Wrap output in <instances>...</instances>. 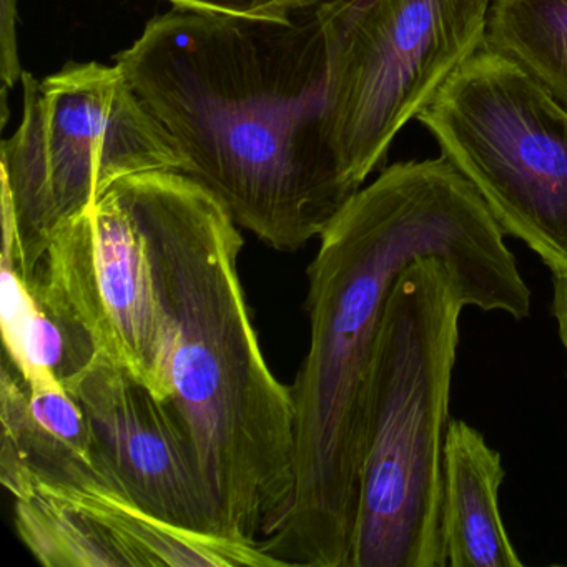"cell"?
<instances>
[{
    "mask_svg": "<svg viewBox=\"0 0 567 567\" xmlns=\"http://www.w3.org/2000/svg\"><path fill=\"white\" fill-rule=\"evenodd\" d=\"M64 388L87 416L95 460L138 507L181 529L218 534L194 444L167 401L107 353Z\"/></svg>",
    "mask_w": 567,
    "mask_h": 567,
    "instance_id": "ba28073f",
    "label": "cell"
},
{
    "mask_svg": "<svg viewBox=\"0 0 567 567\" xmlns=\"http://www.w3.org/2000/svg\"><path fill=\"white\" fill-rule=\"evenodd\" d=\"M503 461L476 427L450 420L443 446L441 543L446 567H523L499 511Z\"/></svg>",
    "mask_w": 567,
    "mask_h": 567,
    "instance_id": "30bf717a",
    "label": "cell"
},
{
    "mask_svg": "<svg viewBox=\"0 0 567 567\" xmlns=\"http://www.w3.org/2000/svg\"><path fill=\"white\" fill-rule=\"evenodd\" d=\"M132 177L111 185L84 214L95 287L118 363L158 394L157 310Z\"/></svg>",
    "mask_w": 567,
    "mask_h": 567,
    "instance_id": "9c48e42d",
    "label": "cell"
},
{
    "mask_svg": "<svg viewBox=\"0 0 567 567\" xmlns=\"http://www.w3.org/2000/svg\"><path fill=\"white\" fill-rule=\"evenodd\" d=\"M416 121L504 235L526 244L553 277L567 275V107L519 65L483 48Z\"/></svg>",
    "mask_w": 567,
    "mask_h": 567,
    "instance_id": "8992f818",
    "label": "cell"
},
{
    "mask_svg": "<svg viewBox=\"0 0 567 567\" xmlns=\"http://www.w3.org/2000/svg\"><path fill=\"white\" fill-rule=\"evenodd\" d=\"M21 125L0 147L2 255L31 280L58 231L128 175L181 171L174 142L117 64L22 72Z\"/></svg>",
    "mask_w": 567,
    "mask_h": 567,
    "instance_id": "5b68a950",
    "label": "cell"
},
{
    "mask_svg": "<svg viewBox=\"0 0 567 567\" xmlns=\"http://www.w3.org/2000/svg\"><path fill=\"white\" fill-rule=\"evenodd\" d=\"M174 8L251 21H290L313 0H165Z\"/></svg>",
    "mask_w": 567,
    "mask_h": 567,
    "instance_id": "4fadbf2b",
    "label": "cell"
},
{
    "mask_svg": "<svg viewBox=\"0 0 567 567\" xmlns=\"http://www.w3.org/2000/svg\"><path fill=\"white\" fill-rule=\"evenodd\" d=\"M493 0H313L328 49V104L354 188L444 82L486 45Z\"/></svg>",
    "mask_w": 567,
    "mask_h": 567,
    "instance_id": "52a82bcc",
    "label": "cell"
},
{
    "mask_svg": "<svg viewBox=\"0 0 567 567\" xmlns=\"http://www.w3.org/2000/svg\"><path fill=\"white\" fill-rule=\"evenodd\" d=\"M567 107V0H493L486 45Z\"/></svg>",
    "mask_w": 567,
    "mask_h": 567,
    "instance_id": "8fae6325",
    "label": "cell"
},
{
    "mask_svg": "<svg viewBox=\"0 0 567 567\" xmlns=\"http://www.w3.org/2000/svg\"><path fill=\"white\" fill-rule=\"evenodd\" d=\"M115 64L174 142L182 172L274 250L320 238L357 194L334 148L327 41L311 4L290 21L174 8Z\"/></svg>",
    "mask_w": 567,
    "mask_h": 567,
    "instance_id": "7a4b0ae2",
    "label": "cell"
},
{
    "mask_svg": "<svg viewBox=\"0 0 567 567\" xmlns=\"http://www.w3.org/2000/svg\"><path fill=\"white\" fill-rule=\"evenodd\" d=\"M489 301L453 265L421 258L398 278L374 347L350 567H446L443 446L460 317Z\"/></svg>",
    "mask_w": 567,
    "mask_h": 567,
    "instance_id": "277c9868",
    "label": "cell"
},
{
    "mask_svg": "<svg viewBox=\"0 0 567 567\" xmlns=\"http://www.w3.org/2000/svg\"><path fill=\"white\" fill-rule=\"evenodd\" d=\"M19 0H0V81L2 92L8 94L22 79L18 45Z\"/></svg>",
    "mask_w": 567,
    "mask_h": 567,
    "instance_id": "5bb4252c",
    "label": "cell"
},
{
    "mask_svg": "<svg viewBox=\"0 0 567 567\" xmlns=\"http://www.w3.org/2000/svg\"><path fill=\"white\" fill-rule=\"evenodd\" d=\"M553 313L556 318L560 343L567 354V275L553 277Z\"/></svg>",
    "mask_w": 567,
    "mask_h": 567,
    "instance_id": "9a60e30c",
    "label": "cell"
},
{
    "mask_svg": "<svg viewBox=\"0 0 567 567\" xmlns=\"http://www.w3.org/2000/svg\"><path fill=\"white\" fill-rule=\"evenodd\" d=\"M132 181L157 310L161 398L194 444L218 534L258 546L293 496L295 406L251 321L240 227L184 172Z\"/></svg>",
    "mask_w": 567,
    "mask_h": 567,
    "instance_id": "3957f363",
    "label": "cell"
},
{
    "mask_svg": "<svg viewBox=\"0 0 567 567\" xmlns=\"http://www.w3.org/2000/svg\"><path fill=\"white\" fill-rule=\"evenodd\" d=\"M19 537L45 567H131L122 547L91 517L35 493L14 496Z\"/></svg>",
    "mask_w": 567,
    "mask_h": 567,
    "instance_id": "7c38bea8",
    "label": "cell"
},
{
    "mask_svg": "<svg viewBox=\"0 0 567 567\" xmlns=\"http://www.w3.org/2000/svg\"><path fill=\"white\" fill-rule=\"evenodd\" d=\"M426 257L453 265L491 310L529 317L504 231L443 155L398 162L360 188L320 235L307 271L310 347L290 386L293 496L260 543L278 566L350 567L374 347L398 278Z\"/></svg>",
    "mask_w": 567,
    "mask_h": 567,
    "instance_id": "6da1fadb",
    "label": "cell"
}]
</instances>
